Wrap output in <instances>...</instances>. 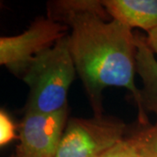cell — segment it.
<instances>
[{"mask_svg": "<svg viewBox=\"0 0 157 157\" xmlns=\"http://www.w3.org/2000/svg\"><path fill=\"white\" fill-rule=\"evenodd\" d=\"M47 17L69 28L71 53L94 116L103 115L104 90L124 87L135 101L140 125H149L135 83L137 46L132 28L113 19L101 0L51 1Z\"/></svg>", "mask_w": 157, "mask_h": 157, "instance_id": "6da1fadb", "label": "cell"}, {"mask_svg": "<svg viewBox=\"0 0 157 157\" xmlns=\"http://www.w3.org/2000/svg\"><path fill=\"white\" fill-rule=\"evenodd\" d=\"M108 14L130 28H157V0H102Z\"/></svg>", "mask_w": 157, "mask_h": 157, "instance_id": "8992f818", "label": "cell"}, {"mask_svg": "<svg viewBox=\"0 0 157 157\" xmlns=\"http://www.w3.org/2000/svg\"><path fill=\"white\" fill-rule=\"evenodd\" d=\"M126 124L117 118L71 117L55 157H99L124 140Z\"/></svg>", "mask_w": 157, "mask_h": 157, "instance_id": "3957f363", "label": "cell"}, {"mask_svg": "<svg viewBox=\"0 0 157 157\" xmlns=\"http://www.w3.org/2000/svg\"><path fill=\"white\" fill-rule=\"evenodd\" d=\"M68 119V107L52 113L25 111L13 157H55Z\"/></svg>", "mask_w": 157, "mask_h": 157, "instance_id": "5b68a950", "label": "cell"}, {"mask_svg": "<svg viewBox=\"0 0 157 157\" xmlns=\"http://www.w3.org/2000/svg\"><path fill=\"white\" fill-rule=\"evenodd\" d=\"M146 42L150 50L154 52V54L157 56V28L154 29L147 33Z\"/></svg>", "mask_w": 157, "mask_h": 157, "instance_id": "8fae6325", "label": "cell"}, {"mask_svg": "<svg viewBox=\"0 0 157 157\" xmlns=\"http://www.w3.org/2000/svg\"><path fill=\"white\" fill-rule=\"evenodd\" d=\"M76 73L68 33L36 57L24 74L29 87L25 111L52 113L67 107L68 91Z\"/></svg>", "mask_w": 157, "mask_h": 157, "instance_id": "7a4b0ae2", "label": "cell"}, {"mask_svg": "<svg viewBox=\"0 0 157 157\" xmlns=\"http://www.w3.org/2000/svg\"><path fill=\"white\" fill-rule=\"evenodd\" d=\"M128 139L140 157H157V122L142 127Z\"/></svg>", "mask_w": 157, "mask_h": 157, "instance_id": "ba28073f", "label": "cell"}, {"mask_svg": "<svg viewBox=\"0 0 157 157\" xmlns=\"http://www.w3.org/2000/svg\"><path fill=\"white\" fill-rule=\"evenodd\" d=\"M99 157H140L128 139H124Z\"/></svg>", "mask_w": 157, "mask_h": 157, "instance_id": "30bf717a", "label": "cell"}, {"mask_svg": "<svg viewBox=\"0 0 157 157\" xmlns=\"http://www.w3.org/2000/svg\"><path fill=\"white\" fill-rule=\"evenodd\" d=\"M67 25L38 17L22 33L0 38V64L22 78L34 59L69 33Z\"/></svg>", "mask_w": 157, "mask_h": 157, "instance_id": "277c9868", "label": "cell"}, {"mask_svg": "<svg viewBox=\"0 0 157 157\" xmlns=\"http://www.w3.org/2000/svg\"><path fill=\"white\" fill-rule=\"evenodd\" d=\"M136 36V73L141 79V104L145 112H151L157 119V59L147 44L146 39ZM157 122V121H156Z\"/></svg>", "mask_w": 157, "mask_h": 157, "instance_id": "52a82bcc", "label": "cell"}, {"mask_svg": "<svg viewBox=\"0 0 157 157\" xmlns=\"http://www.w3.org/2000/svg\"><path fill=\"white\" fill-rule=\"evenodd\" d=\"M17 138L14 121L6 110L2 108L0 111V145L6 146Z\"/></svg>", "mask_w": 157, "mask_h": 157, "instance_id": "9c48e42d", "label": "cell"}]
</instances>
